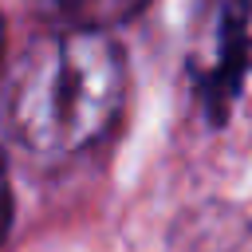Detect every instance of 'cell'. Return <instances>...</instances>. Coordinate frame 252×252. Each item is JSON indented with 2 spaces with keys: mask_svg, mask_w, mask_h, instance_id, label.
I'll list each match as a JSON object with an SVG mask.
<instances>
[{
  "mask_svg": "<svg viewBox=\"0 0 252 252\" xmlns=\"http://www.w3.org/2000/svg\"><path fill=\"white\" fill-rule=\"evenodd\" d=\"M24 4L47 28H102V32L146 8V0H24Z\"/></svg>",
  "mask_w": 252,
  "mask_h": 252,
  "instance_id": "3957f363",
  "label": "cell"
},
{
  "mask_svg": "<svg viewBox=\"0 0 252 252\" xmlns=\"http://www.w3.org/2000/svg\"><path fill=\"white\" fill-rule=\"evenodd\" d=\"M126 51L102 28H47L8 79L4 118L20 150L63 161L91 150L122 114Z\"/></svg>",
  "mask_w": 252,
  "mask_h": 252,
  "instance_id": "6da1fadb",
  "label": "cell"
},
{
  "mask_svg": "<svg viewBox=\"0 0 252 252\" xmlns=\"http://www.w3.org/2000/svg\"><path fill=\"white\" fill-rule=\"evenodd\" d=\"M185 79L197 110L224 122L252 79V0H205L185 55Z\"/></svg>",
  "mask_w": 252,
  "mask_h": 252,
  "instance_id": "7a4b0ae2",
  "label": "cell"
},
{
  "mask_svg": "<svg viewBox=\"0 0 252 252\" xmlns=\"http://www.w3.org/2000/svg\"><path fill=\"white\" fill-rule=\"evenodd\" d=\"M8 220H12V189H8V165H4V154H0V240L8 232Z\"/></svg>",
  "mask_w": 252,
  "mask_h": 252,
  "instance_id": "277c9868",
  "label": "cell"
},
{
  "mask_svg": "<svg viewBox=\"0 0 252 252\" xmlns=\"http://www.w3.org/2000/svg\"><path fill=\"white\" fill-rule=\"evenodd\" d=\"M0 51H4V20H0Z\"/></svg>",
  "mask_w": 252,
  "mask_h": 252,
  "instance_id": "5b68a950",
  "label": "cell"
}]
</instances>
